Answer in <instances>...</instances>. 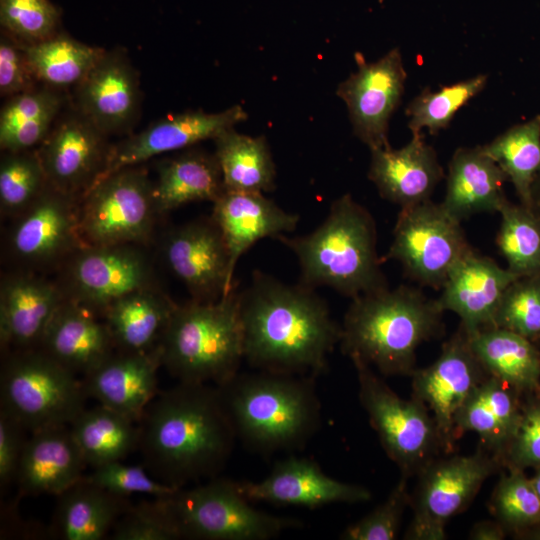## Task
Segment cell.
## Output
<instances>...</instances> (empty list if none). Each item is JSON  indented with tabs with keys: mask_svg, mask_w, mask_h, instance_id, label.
<instances>
[{
	"mask_svg": "<svg viewBox=\"0 0 540 540\" xmlns=\"http://www.w3.org/2000/svg\"><path fill=\"white\" fill-rule=\"evenodd\" d=\"M536 472L532 478H530L532 485L540 499V466L536 467Z\"/></svg>",
	"mask_w": 540,
	"mask_h": 540,
	"instance_id": "cell-54",
	"label": "cell"
},
{
	"mask_svg": "<svg viewBox=\"0 0 540 540\" xmlns=\"http://www.w3.org/2000/svg\"><path fill=\"white\" fill-rule=\"evenodd\" d=\"M178 538L201 540H270L302 527L297 518L254 508L238 482L210 478L205 484L146 501Z\"/></svg>",
	"mask_w": 540,
	"mask_h": 540,
	"instance_id": "cell-7",
	"label": "cell"
},
{
	"mask_svg": "<svg viewBox=\"0 0 540 540\" xmlns=\"http://www.w3.org/2000/svg\"><path fill=\"white\" fill-rule=\"evenodd\" d=\"M73 105L103 133L125 137L141 117L138 71L120 47L105 50L85 78L70 92Z\"/></svg>",
	"mask_w": 540,
	"mask_h": 540,
	"instance_id": "cell-19",
	"label": "cell"
},
{
	"mask_svg": "<svg viewBox=\"0 0 540 540\" xmlns=\"http://www.w3.org/2000/svg\"><path fill=\"white\" fill-rule=\"evenodd\" d=\"M507 176L481 148L460 147L448 166L442 207L462 222L483 212H499L508 201L504 184Z\"/></svg>",
	"mask_w": 540,
	"mask_h": 540,
	"instance_id": "cell-29",
	"label": "cell"
},
{
	"mask_svg": "<svg viewBox=\"0 0 540 540\" xmlns=\"http://www.w3.org/2000/svg\"><path fill=\"white\" fill-rule=\"evenodd\" d=\"M160 367L159 346L149 352L115 350L83 376L82 382L88 398L138 423L158 393L157 372Z\"/></svg>",
	"mask_w": 540,
	"mask_h": 540,
	"instance_id": "cell-24",
	"label": "cell"
},
{
	"mask_svg": "<svg viewBox=\"0 0 540 540\" xmlns=\"http://www.w3.org/2000/svg\"><path fill=\"white\" fill-rule=\"evenodd\" d=\"M109 139L69 99L36 148L48 184L80 199L106 169Z\"/></svg>",
	"mask_w": 540,
	"mask_h": 540,
	"instance_id": "cell-15",
	"label": "cell"
},
{
	"mask_svg": "<svg viewBox=\"0 0 540 540\" xmlns=\"http://www.w3.org/2000/svg\"><path fill=\"white\" fill-rule=\"evenodd\" d=\"M505 528L495 520L479 521L473 525L469 533L471 540H502L505 538Z\"/></svg>",
	"mask_w": 540,
	"mask_h": 540,
	"instance_id": "cell-52",
	"label": "cell"
},
{
	"mask_svg": "<svg viewBox=\"0 0 540 540\" xmlns=\"http://www.w3.org/2000/svg\"><path fill=\"white\" fill-rule=\"evenodd\" d=\"M236 437L252 451L300 449L320 425L315 378L258 370L217 386Z\"/></svg>",
	"mask_w": 540,
	"mask_h": 540,
	"instance_id": "cell-4",
	"label": "cell"
},
{
	"mask_svg": "<svg viewBox=\"0 0 540 540\" xmlns=\"http://www.w3.org/2000/svg\"><path fill=\"white\" fill-rule=\"evenodd\" d=\"M238 483L251 502L276 505L315 508L333 503H361L372 497L366 487L334 479L307 458L284 459L261 481Z\"/></svg>",
	"mask_w": 540,
	"mask_h": 540,
	"instance_id": "cell-21",
	"label": "cell"
},
{
	"mask_svg": "<svg viewBox=\"0 0 540 540\" xmlns=\"http://www.w3.org/2000/svg\"><path fill=\"white\" fill-rule=\"evenodd\" d=\"M24 47L38 81L66 92H71L85 78L106 50L83 43L61 30Z\"/></svg>",
	"mask_w": 540,
	"mask_h": 540,
	"instance_id": "cell-38",
	"label": "cell"
},
{
	"mask_svg": "<svg viewBox=\"0 0 540 540\" xmlns=\"http://www.w3.org/2000/svg\"><path fill=\"white\" fill-rule=\"evenodd\" d=\"M437 299L407 285L351 299L341 325L340 348L352 362L384 376H412L418 347L444 333Z\"/></svg>",
	"mask_w": 540,
	"mask_h": 540,
	"instance_id": "cell-3",
	"label": "cell"
},
{
	"mask_svg": "<svg viewBox=\"0 0 540 540\" xmlns=\"http://www.w3.org/2000/svg\"><path fill=\"white\" fill-rule=\"evenodd\" d=\"M518 277L474 250L450 271L437 299L440 308L459 316L468 335L490 327L506 288Z\"/></svg>",
	"mask_w": 540,
	"mask_h": 540,
	"instance_id": "cell-23",
	"label": "cell"
},
{
	"mask_svg": "<svg viewBox=\"0 0 540 540\" xmlns=\"http://www.w3.org/2000/svg\"><path fill=\"white\" fill-rule=\"evenodd\" d=\"M488 376L461 326L442 345L440 355L432 364L417 368L412 374V397L431 413L444 452H450L459 438L455 427L458 411Z\"/></svg>",
	"mask_w": 540,
	"mask_h": 540,
	"instance_id": "cell-16",
	"label": "cell"
},
{
	"mask_svg": "<svg viewBox=\"0 0 540 540\" xmlns=\"http://www.w3.org/2000/svg\"><path fill=\"white\" fill-rule=\"evenodd\" d=\"M356 72L341 82L337 96L347 106L353 133L370 150L391 147L389 120L404 93L407 73L399 48H393L375 62L355 54Z\"/></svg>",
	"mask_w": 540,
	"mask_h": 540,
	"instance_id": "cell-18",
	"label": "cell"
},
{
	"mask_svg": "<svg viewBox=\"0 0 540 540\" xmlns=\"http://www.w3.org/2000/svg\"><path fill=\"white\" fill-rule=\"evenodd\" d=\"M86 466L69 425L31 432L15 480L19 494L57 496L83 478Z\"/></svg>",
	"mask_w": 540,
	"mask_h": 540,
	"instance_id": "cell-26",
	"label": "cell"
},
{
	"mask_svg": "<svg viewBox=\"0 0 540 540\" xmlns=\"http://www.w3.org/2000/svg\"><path fill=\"white\" fill-rule=\"evenodd\" d=\"M517 391L496 377L488 376L470 394L457 413L458 437L476 433L485 448L500 460L512 439L520 415Z\"/></svg>",
	"mask_w": 540,
	"mask_h": 540,
	"instance_id": "cell-33",
	"label": "cell"
},
{
	"mask_svg": "<svg viewBox=\"0 0 540 540\" xmlns=\"http://www.w3.org/2000/svg\"><path fill=\"white\" fill-rule=\"evenodd\" d=\"M247 117L242 106L234 105L216 113L186 110L161 118L140 132H133L113 143L101 177L155 156L183 150L207 139L214 140Z\"/></svg>",
	"mask_w": 540,
	"mask_h": 540,
	"instance_id": "cell-20",
	"label": "cell"
},
{
	"mask_svg": "<svg viewBox=\"0 0 540 540\" xmlns=\"http://www.w3.org/2000/svg\"><path fill=\"white\" fill-rule=\"evenodd\" d=\"M65 299L51 318L38 348L76 375L85 376L116 350L105 321Z\"/></svg>",
	"mask_w": 540,
	"mask_h": 540,
	"instance_id": "cell-27",
	"label": "cell"
},
{
	"mask_svg": "<svg viewBox=\"0 0 540 540\" xmlns=\"http://www.w3.org/2000/svg\"><path fill=\"white\" fill-rule=\"evenodd\" d=\"M214 143L225 189L264 193L275 188V164L264 136L251 137L233 128Z\"/></svg>",
	"mask_w": 540,
	"mask_h": 540,
	"instance_id": "cell-36",
	"label": "cell"
},
{
	"mask_svg": "<svg viewBox=\"0 0 540 540\" xmlns=\"http://www.w3.org/2000/svg\"><path fill=\"white\" fill-rule=\"evenodd\" d=\"M70 92L45 84L5 98L0 110L1 151L36 149L69 102Z\"/></svg>",
	"mask_w": 540,
	"mask_h": 540,
	"instance_id": "cell-35",
	"label": "cell"
},
{
	"mask_svg": "<svg viewBox=\"0 0 540 540\" xmlns=\"http://www.w3.org/2000/svg\"><path fill=\"white\" fill-rule=\"evenodd\" d=\"M211 217L223 235L234 271L257 241L291 233L299 222L298 214L283 210L263 193L227 189L213 202Z\"/></svg>",
	"mask_w": 540,
	"mask_h": 540,
	"instance_id": "cell-28",
	"label": "cell"
},
{
	"mask_svg": "<svg viewBox=\"0 0 540 540\" xmlns=\"http://www.w3.org/2000/svg\"><path fill=\"white\" fill-rule=\"evenodd\" d=\"M79 198L47 184L41 195L12 219L5 250L16 270L39 273L59 268L84 246L78 225Z\"/></svg>",
	"mask_w": 540,
	"mask_h": 540,
	"instance_id": "cell-14",
	"label": "cell"
},
{
	"mask_svg": "<svg viewBox=\"0 0 540 540\" xmlns=\"http://www.w3.org/2000/svg\"><path fill=\"white\" fill-rule=\"evenodd\" d=\"M69 426L93 468L121 461L138 448V423L101 404L85 408Z\"/></svg>",
	"mask_w": 540,
	"mask_h": 540,
	"instance_id": "cell-37",
	"label": "cell"
},
{
	"mask_svg": "<svg viewBox=\"0 0 540 540\" xmlns=\"http://www.w3.org/2000/svg\"><path fill=\"white\" fill-rule=\"evenodd\" d=\"M159 350L161 367L178 382L219 386L233 378L244 360L236 287L217 301L176 304Z\"/></svg>",
	"mask_w": 540,
	"mask_h": 540,
	"instance_id": "cell-6",
	"label": "cell"
},
{
	"mask_svg": "<svg viewBox=\"0 0 540 540\" xmlns=\"http://www.w3.org/2000/svg\"><path fill=\"white\" fill-rule=\"evenodd\" d=\"M84 478L123 497H128L131 494H148L157 498L178 489L158 481L144 465H125L121 461L95 467L93 472L84 475Z\"/></svg>",
	"mask_w": 540,
	"mask_h": 540,
	"instance_id": "cell-47",
	"label": "cell"
},
{
	"mask_svg": "<svg viewBox=\"0 0 540 540\" xmlns=\"http://www.w3.org/2000/svg\"><path fill=\"white\" fill-rule=\"evenodd\" d=\"M408 478L401 476L387 499L370 513L349 525L340 535L343 540H393L396 538L405 509L410 505Z\"/></svg>",
	"mask_w": 540,
	"mask_h": 540,
	"instance_id": "cell-46",
	"label": "cell"
},
{
	"mask_svg": "<svg viewBox=\"0 0 540 540\" xmlns=\"http://www.w3.org/2000/svg\"><path fill=\"white\" fill-rule=\"evenodd\" d=\"M531 209L540 220V172L536 176L532 186Z\"/></svg>",
	"mask_w": 540,
	"mask_h": 540,
	"instance_id": "cell-53",
	"label": "cell"
},
{
	"mask_svg": "<svg viewBox=\"0 0 540 540\" xmlns=\"http://www.w3.org/2000/svg\"><path fill=\"white\" fill-rule=\"evenodd\" d=\"M473 250L461 222L430 199L401 208L382 261L399 262L410 280L438 290L452 268Z\"/></svg>",
	"mask_w": 540,
	"mask_h": 540,
	"instance_id": "cell-11",
	"label": "cell"
},
{
	"mask_svg": "<svg viewBox=\"0 0 540 540\" xmlns=\"http://www.w3.org/2000/svg\"><path fill=\"white\" fill-rule=\"evenodd\" d=\"M277 240L296 256L299 282L306 286L330 287L351 299L389 287L377 252L376 222L349 193L333 201L311 233Z\"/></svg>",
	"mask_w": 540,
	"mask_h": 540,
	"instance_id": "cell-5",
	"label": "cell"
},
{
	"mask_svg": "<svg viewBox=\"0 0 540 540\" xmlns=\"http://www.w3.org/2000/svg\"><path fill=\"white\" fill-rule=\"evenodd\" d=\"M153 181L139 165L98 179L79 199L78 225L84 245H147L156 218Z\"/></svg>",
	"mask_w": 540,
	"mask_h": 540,
	"instance_id": "cell-9",
	"label": "cell"
},
{
	"mask_svg": "<svg viewBox=\"0 0 540 540\" xmlns=\"http://www.w3.org/2000/svg\"><path fill=\"white\" fill-rule=\"evenodd\" d=\"M82 380L42 349L9 350L1 367L0 409L30 432L70 425L86 408Z\"/></svg>",
	"mask_w": 540,
	"mask_h": 540,
	"instance_id": "cell-8",
	"label": "cell"
},
{
	"mask_svg": "<svg viewBox=\"0 0 540 540\" xmlns=\"http://www.w3.org/2000/svg\"><path fill=\"white\" fill-rule=\"evenodd\" d=\"M113 540H174L176 532L151 510L146 501L125 512L112 528Z\"/></svg>",
	"mask_w": 540,
	"mask_h": 540,
	"instance_id": "cell-50",
	"label": "cell"
},
{
	"mask_svg": "<svg viewBox=\"0 0 540 540\" xmlns=\"http://www.w3.org/2000/svg\"><path fill=\"white\" fill-rule=\"evenodd\" d=\"M145 245H84L59 267L56 281L66 299L102 318L119 298L156 286Z\"/></svg>",
	"mask_w": 540,
	"mask_h": 540,
	"instance_id": "cell-13",
	"label": "cell"
},
{
	"mask_svg": "<svg viewBox=\"0 0 540 540\" xmlns=\"http://www.w3.org/2000/svg\"><path fill=\"white\" fill-rule=\"evenodd\" d=\"M496 245L516 277L540 275V220L522 204L509 200L499 210Z\"/></svg>",
	"mask_w": 540,
	"mask_h": 540,
	"instance_id": "cell-40",
	"label": "cell"
},
{
	"mask_svg": "<svg viewBox=\"0 0 540 540\" xmlns=\"http://www.w3.org/2000/svg\"><path fill=\"white\" fill-rule=\"evenodd\" d=\"M481 148L512 183L520 204L531 208L532 186L540 172V114L510 127Z\"/></svg>",
	"mask_w": 540,
	"mask_h": 540,
	"instance_id": "cell-39",
	"label": "cell"
},
{
	"mask_svg": "<svg viewBox=\"0 0 540 540\" xmlns=\"http://www.w3.org/2000/svg\"><path fill=\"white\" fill-rule=\"evenodd\" d=\"M61 10L50 0H0L1 30L24 44L60 31Z\"/></svg>",
	"mask_w": 540,
	"mask_h": 540,
	"instance_id": "cell-45",
	"label": "cell"
},
{
	"mask_svg": "<svg viewBox=\"0 0 540 540\" xmlns=\"http://www.w3.org/2000/svg\"><path fill=\"white\" fill-rule=\"evenodd\" d=\"M487 81V75L479 74L437 91L424 89L405 110L412 135L421 133L422 128H427L432 135L446 129L457 111L479 94Z\"/></svg>",
	"mask_w": 540,
	"mask_h": 540,
	"instance_id": "cell-41",
	"label": "cell"
},
{
	"mask_svg": "<svg viewBox=\"0 0 540 540\" xmlns=\"http://www.w3.org/2000/svg\"><path fill=\"white\" fill-rule=\"evenodd\" d=\"M501 461L519 470L540 466V401L521 409L515 433Z\"/></svg>",
	"mask_w": 540,
	"mask_h": 540,
	"instance_id": "cell-49",
	"label": "cell"
},
{
	"mask_svg": "<svg viewBox=\"0 0 540 540\" xmlns=\"http://www.w3.org/2000/svg\"><path fill=\"white\" fill-rule=\"evenodd\" d=\"M26 429L10 414L0 409V485L16 480L24 450Z\"/></svg>",
	"mask_w": 540,
	"mask_h": 540,
	"instance_id": "cell-51",
	"label": "cell"
},
{
	"mask_svg": "<svg viewBox=\"0 0 540 540\" xmlns=\"http://www.w3.org/2000/svg\"><path fill=\"white\" fill-rule=\"evenodd\" d=\"M490 507L505 529L516 530L540 523V499L531 480L519 469L510 468V473L500 478Z\"/></svg>",
	"mask_w": 540,
	"mask_h": 540,
	"instance_id": "cell-44",
	"label": "cell"
},
{
	"mask_svg": "<svg viewBox=\"0 0 540 540\" xmlns=\"http://www.w3.org/2000/svg\"><path fill=\"white\" fill-rule=\"evenodd\" d=\"M244 360L257 370L316 378L341 337V325L314 288L254 271L239 291Z\"/></svg>",
	"mask_w": 540,
	"mask_h": 540,
	"instance_id": "cell-1",
	"label": "cell"
},
{
	"mask_svg": "<svg viewBox=\"0 0 540 540\" xmlns=\"http://www.w3.org/2000/svg\"><path fill=\"white\" fill-rule=\"evenodd\" d=\"M65 296L57 282L38 273H5L0 284V340L9 350L39 346L43 334Z\"/></svg>",
	"mask_w": 540,
	"mask_h": 540,
	"instance_id": "cell-22",
	"label": "cell"
},
{
	"mask_svg": "<svg viewBox=\"0 0 540 540\" xmlns=\"http://www.w3.org/2000/svg\"><path fill=\"white\" fill-rule=\"evenodd\" d=\"M138 428L143 465L174 488L216 477L237 439L217 386L205 383L158 392Z\"/></svg>",
	"mask_w": 540,
	"mask_h": 540,
	"instance_id": "cell-2",
	"label": "cell"
},
{
	"mask_svg": "<svg viewBox=\"0 0 540 540\" xmlns=\"http://www.w3.org/2000/svg\"><path fill=\"white\" fill-rule=\"evenodd\" d=\"M357 371L359 400L387 456L401 476L417 475L441 450L435 421L427 407L412 397H399L362 362Z\"/></svg>",
	"mask_w": 540,
	"mask_h": 540,
	"instance_id": "cell-10",
	"label": "cell"
},
{
	"mask_svg": "<svg viewBox=\"0 0 540 540\" xmlns=\"http://www.w3.org/2000/svg\"><path fill=\"white\" fill-rule=\"evenodd\" d=\"M131 507L127 497L113 494L83 476L57 495L52 534L63 540H100Z\"/></svg>",
	"mask_w": 540,
	"mask_h": 540,
	"instance_id": "cell-31",
	"label": "cell"
},
{
	"mask_svg": "<svg viewBox=\"0 0 540 540\" xmlns=\"http://www.w3.org/2000/svg\"><path fill=\"white\" fill-rule=\"evenodd\" d=\"M501 462L486 448L471 455L431 461L417 474L418 483L410 495L413 518L404 539H446L447 522L471 504L484 481L496 472Z\"/></svg>",
	"mask_w": 540,
	"mask_h": 540,
	"instance_id": "cell-12",
	"label": "cell"
},
{
	"mask_svg": "<svg viewBox=\"0 0 540 540\" xmlns=\"http://www.w3.org/2000/svg\"><path fill=\"white\" fill-rule=\"evenodd\" d=\"M48 182L36 149L2 151L0 159V210L13 219L44 191Z\"/></svg>",
	"mask_w": 540,
	"mask_h": 540,
	"instance_id": "cell-42",
	"label": "cell"
},
{
	"mask_svg": "<svg viewBox=\"0 0 540 540\" xmlns=\"http://www.w3.org/2000/svg\"><path fill=\"white\" fill-rule=\"evenodd\" d=\"M156 170L153 196L159 216L190 202H214L225 189L215 154L194 146L160 159Z\"/></svg>",
	"mask_w": 540,
	"mask_h": 540,
	"instance_id": "cell-30",
	"label": "cell"
},
{
	"mask_svg": "<svg viewBox=\"0 0 540 540\" xmlns=\"http://www.w3.org/2000/svg\"><path fill=\"white\" fill-rule=\"evenodd\" d=\"M492 326L540 341V275L517 278L506 288Z\"/></svg>",
	"mask_w": 540,
	"mask_h": 540,
	"instance_id": "cell-43",
	"label": "cell"
},
{
	"mask_svg": "<svg viewBox=\"0 0 540 540\" xmlns=\"http://www.w3.org/2000/svg\"><path fill=\"white\" fill-rule=\"evenodd\" d=\"M161 253L191 300L217 301L235 287L229 251L212 217L171 228L163 238Z\"/></svg>",
	"mask_w": 540,
	"mask_h": 540,
	"instance_id": "cell-17",
	"label": "cell"
},
{
	"mask_svg": "<svg viewBox=\"0 0 540 540\" xmlns=\"http://www.w3.org/2000/svg\"><path fill=\"white\" fill-rule=\"evenodd\" d=\"M370 151L369 180L383 199L401 208L430 200L444 178L436 151L426 143L422 133L412 135L410 142L400 149Z\"/></svg>",
	"mask_w": 540,
	"mask_h": 540,
	"instance_id": "cell-25",
	"label": "cell"
},
{
	"mask_svg": "<svg viewBox=\"0 0 540 540\" xmlns=\"http://www.w3.org/2000/svg\"><path fill=\"white\" fill-rule=\"evenodd\" d=\"M468 338L474 354L490 376L517 392L539 390L540 349L536 343L496 326L480 329Z\"/></svg>",
	"mask_w": 540,
	"mask_h": 540,
	"instance_id": "cell-34",
	"label": "cell"
},
{
	"mask_svg": "<svg viewBox=\"0 0 540 540\" xmlns=\"http://www.w3.org/2000/svg\"><path fill=\"white\" fill-rule=\"evenodd\" d=\"M38 81L24 44L7 32H0V95L8 98L36 87Z\"/></svg>",
	"mask_w": 540,
	"mask_h": 540,
	"instance_id": "cell-48",
	"label": "cell"
},
{
	"mask_svg": "<svg viewBox=\"0 0 540 540\" xmlns=\"http://www.w3.org/2000/svg\"><path fill=\"white\" fill-rule=\"evenodd\" d=\"M176 304L158 286L131 292L113 302L102 319L116 350L149 352L158 348Z\"/></svg>",
	"mask_w": 540,
	"mask_h": 540,
	"instance_id": "cell-32",
	"label": "cell"
},
{
	"mask_svg": "<svg viewBox=\"0 0 540 540\" xmlns=\"http://www.w3.org/2000/svg\"><path fill=\"white\" fill-rule=\"evenodd\" d=\"M534 536H536V538L540 539V531L538 533H536Z\"/></svg>",
	"mask_w": 540,
	"mask_h": 540,
	"instance_id": "cell-55",
	"label": "cell"
}]
</instances>
